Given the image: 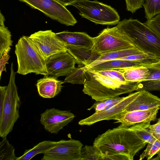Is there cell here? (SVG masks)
I'll return each instance as SVG.
<instances>
[{
	"label": "cell",
	"mask_w": 160,
	"mask_h": 160,
	"mask_svg": "<svg viewBox=\"0 0 160 160\" xmlns=\"http://www.w3.org/2000/svg\"><path fill=\"white\" fill-rule=\"evenodd\" d=\"M147 144L130 127L120 125L98 135L93 143L105 155L122 154L129 160H133L136 153Z\"/></svg>",
	"instance_id": "cell-1"
},
{
	"label": "cell",
	"mask_w": 160,
	"mask_h": 160,
	"mask_svg": "<svg viewBox=\"0 0 160 160\" xmlns=\"http://www.w3.org/2000/svg\"><path fill=\"white\" fill-rule=\"evenodd\" d=\"M82 92L96 101L112 98L123 94L137 91L138 82H120L89 69L85 72Z\"/></svg>",
	"instance_id": "cell-2"
},
{
	"label": "cell",
	"mask_w": 160,
	"mask_h": 160,
	"mask_svg": "<svg viewBox=\"0 0 160 160\" xmlns=\"http://www.w3.org/2000/svg\"><path fill=\"white\" fill-rule=\"evenodd\" d=\"M137 48L160 59V37L144 23L130 18L116 26Z\"/></svg>",
	"instance_id": "cell-3"
},
{
	"label": "cell",
	"mask_w": 160,
	"mask_h": 160,
	"mask_svg": "<svg viewBox=\"0 0 160 160\" xmlns=\"http://www.w3.org/2000/svg\"><path fill=\"white\" fill-rule=\"evenodd\" d=\"M15 53L18 63L17 73L22 75L31 73L48 74L45 60L29 37L23 36L19 39Z\"/></svg>",
	"instance_id": "cell-4"
},
{
	"label": "cell",
	"mask_w": 160,
	"mask_h": 160,
	"mask_svg": "<svg viewBox=\"0 0 160 160\" xmlns=\"http://www.w3.org/2000/svg\"><path fill=\"white\" fill-rule=\"evenodd\" d=\"M8 84L6 89L3 109L0 114V136L6 137L12 130L14 124L19 117L21 101L15 83V75L13 64L11 66Z\"/></svg>",
	"instance_id": "cell-5"
},
{
	"label": "cell",
	"mask_w": 160,
	"mask_h": 160,
	"mask_svg": "<svg viewBox=\"0 0 160 160\" xmlns=\"http://www.w3.org/2000/svg\"><path fill=\"white\" fill-rule=\"evenodd\" d=\"M72 6L78 9L82 18L96 24L113 25L119 22L120 17L116 9L97 0H79Z\"/></svg>",
	"instance_id": "cell-6"
},
{
	"label": "cell",
	"mask_w": 160,
	"mask_h": 160,
	"mask_svg": "<svg viewBox=\"0 0 160 160\" xmlns=\"http://www.w3.org/2000/svg\"><path fill=\"white\" fill-rule=\"evenodd\" d=\"M93 39L92 49L101 54L136 48L117 26L104 29Z\"/></svg>",
	"instance_id": "cell-7"
},
{
	"label": "cell",
	"mask_w": 160,
	"mask_h": 160,
	"mask_svg": "<svg viewBox=\"0 0 160 160\" xmlns=\"http://www.w3.org/2000/svg\"><path fill=\"white\" fill-rule=\"evenodd\" d=\"M37 9L52 20L67 26H74L77 21L65 6L55 0H18Z\"/></svg>",
	"instance_id": "cell-8"
},
{
	"label": "cell",
	"mask_w": 160,
	"mask_h": 160,
	"mask_svg": "<svg viewBox=\"0 0 160 160\" xmlns=\"http://www.w3.org/2000/svg\"><path fill=\"white\" fill-rule=\"evenodd\" d=\"M79 140H62L43 153L42 160H80L83 147Z\"/></svg>",
	"instance_id": "cell-9"
},
{
	"label": "cell",
	"mask_w": 160,
	"mask_h": 160,
	"mask_svg": "<svg viewBox=\"0 0 160 160\" xmlns=\"http://www.w3.org/2000/svg\"><path fill=\"white\" fill-rule=\"evenodd\" d=\"M29 37L45 60L52 55L67 51L64 43L51 30L39 31Z\"/></svg>",
	"instance_id": "cell-10"
},
{
	"label": "cell",
	"mask_w": 160,
	"mask_h": 160,
	"mask_svg": "<svg viewBox=\"0 0 160 160\" xmlns=\"http://www.w3.org/2000/svg\"><path fill=\"white\" fill-rule=\"evenodd\" d=\"M40 122L45 129L51 133L57 134L75 117L68 110H61L52 108L48 109L41 114Z\"/></svg>",
	"instance_id": "cell-11"
},
{
	"label": "cell",
	"mask_w": 160,
	"mask_h": 160,
	"mask_svg": "<svg viewBox=\"0 0 160 160\" xmlns=\"http://www.w3.org/2000/svg\"><path fill=\"white\" fill-rule=\"evenodd\" d=\"M141 91L132 93L118 102L111 107L100 112H95L90 116L80 120L81 125H90L105 120H113L114 117L122 112L125 108L139 94Z\"/></svg>",
	"instance_id": "cell-12"
},
{
	"label": "cell",
	"mask_w": 160,
	"mask_h": 160,
	"mask_svg": "<svg viewBox=\"0 0 160 160\" xmlns=\"http://www.w3.org/2000/svg\"><path fill=\"white\" fill-rule=\"evenodd\" d=\"M48 74L58 77L66 76L75 67L74 58L67 51L52 55L45 60Z\"/></svg>",
	"instance_id": "cell-13"
},
{
	"label": "cell",
	"mask_w": 160,
	"mask_h": 160,
	"mask_svg": "<svg viewBox=\"0 0 160 160\" xmlns=\"http://www.w3.org/2000/svg\"><path fill=\"white\" fill-rule=\"evenodd\" d=\"M160 108L159 107L146 110L121 113L115 116L113 120L116 121L115 122L120 123V125L124 127H129L139 123L151 122L156 119Z\"/></svg>",
	"instance_id": "cell-14"
},
{
	"label": "cell",
	"mask_w": 160,
	"mask_h": 160,
	"mask_svg": "<svg viewBox=\"0 0 160 160\" xmlns=\"http://www.w3.org/2000/svg\"><path fill=\"white\" fill-rule=\"evenodd\" d=\"M55 34L65 46L91 48L93 45V38L85 32L64 31Z\"/></svg>",
	"instance_id": "cell-15"
},
{
	"label": "cell",
	"mask_w": 160,
	"mask_h": 160,
	"mask_svg": "<svg viewBox=\"0 0 160 160\" xmlns=\"http://www.w3.org/2000/svg\"><path fill=\"white\" fill-rule=\"evenodd\" d=\"M48 75L38 80L36 84L38 94L44 98H53L61 91L62 84L64 83L57 77Z\"/></svg>",
	"instance_id": "cell-16"
},
{
	"label": "cell",
	"mask_w": 160,
	"mask_h": 160,
	"mask_svg": "<svg viewBox=\"0 0 160 160\" xmlns=\"http://www.w3.org/2000/svg\"><path fill=\"white\" fill-rule=\"evenodd\" d=\"M160 107V98L149 92L141 91L138 97L121 113Z\"/></svg>",
	"instance_id": "cell-17"
},
{
	"label": "cell",
	"mask_w": 160,
	"mask_h": 160,
	"mask_svg": "<svg viewBox=\"0 0 160 160\" xmlns=\"http://www.w3.org/2000/svg\"><path fill=\"white\" fill-rule=\"evenodd\" d=\"M65 46L67 51L75 58L78 67L87 66L94 63L102 55L93 51L92 48Z\"/></svg>",
	"instance_id": "cell-18"
},
{
	"label": "cell",
	"mask_w": 160,
	"mask_h": 160,
	"mask_svg": "<svg viewBox=\"0 0 160 160\" xmlns=\"http://www.w3.org/2000/svg\"><path fill=\"white\" fill-rule=\"evenodd\" d=\"M142 64L141 62L136 61L113 60L102 62L89 69L96 71H100L136 67L142 66Z\"/></svg>",
	"instance_id": "cell-19"
},
{
	"label": "cell",
	"mask_w": 160,
	"mask_h": 160,
	"mask_svg": "<svg viewBox=\"0 0 160 160\" xmlns=\"http://www.w3.org/2000/svg\"><path fill=\"white\" fill-rule=\"evenodd\" d=\"M116 70L121 72L128 82H140L145 81L150 74L149 69L142 66Z\"/></svg>",
	"instance_id": "cell-20"
},
{
	"label": "cell",
	"mask_w": 160,
	"mask_h": 160,
	"mask_svg": "<svg viewBox=\"0 0 160 160\" xmlns=\"http://www.w3.org/2000/svg\"><path fill=\"white\" fill-rule=\"evenodd\" d=\"M143 53V52L136 48L107 52L102 54L94 63L88 66L84 67V68L86 71L93 66L105 61L118 59L131 55Z\"/></svg>",
	"instance_id": "cell-21"
},
{
	"label": "cell",
	"mask_w": 160,
	"mask_h": 160,
	"mask_svg": "<svg viewBox=\"0 0 160 160\" xmlns=\"http://www.w3.org/2000/svg\"><path fill=\"white\" fill-rule=\"evenodd\" d=\"M57 142L46 140L39 143L32 148L26 150L21 156L17 157L16 160H30L37 154L44 153L55 145Z\"/></svg>",
	"instance_id": "cell-22"
},
{
	"label": "cell",
	"mask_w": 160,
	"mask_h": 160,
	"mask_svg": "<svg viewBox=\"0 0 160 160\" xmlns=\"http://www.w3.org/2000/svg\"><path fill=\"white\" fill-rule=\"evenodd\" d=\"M4 17L0 12V57L5 51L12 46L11 32L4 25Z\"/></svg>",
	"instance_id": "cell-23"
},
{
	"label": "cell",
	"mask_w": 160,
	"mask_h": 160,
	"mask_svg": "<svg viewBox=\"0 0 160 160\" xmlns=\"http://www.w3.org/2000/svg\"><path fill=\"white\" fill-rule=\"evenodd\" d=\"M151 122H143L135 124L130 126L139 138L148 143L154 142L160 136H157L150 130Z\"/></svg>",
	"instance_id": "cell-24"
},
{
	"label": "cell",
	"mask_w": 160,
	"mask_h": 160,
	"mask_svg": "<svg viewBox=\"0 0 160 160\" xmlns=\"http://www.w3.org/2000/svg\"><path fill=\"white\" fill-rule=\"evenodd\" d=\"M103 154L96 146L85 145L81 150L80 160H103Z\"/></svg>",
	"instance_id": "cell-25"
},
{
	"label": "cell",
	"mask_w": 160,
	"mask_h": 160,
	"mask_svg": "<svg viewBox=\"0 0 160 160\" xmlns=\"http://www.w3.org/2000/svg\"><path fill=\"white\" fill-rule=\"evenodd\" d=\"M15 148L10 144L6 137L0 142V160H16Z\"/></svg>",
	"instance_id": "cell-26"
},
{
	"label": "cell",
	"mask_w": 160,
	"mask_h": 160,
	"mask_svg": "<svg viewBox=\"0 0 160 160\" xmlns=\"http://www.w3.org/2000/svg\"><path fill=\"white\" fill-rule=\"evenodd\" d=\"M85 70L83 67H75L67 76L64 82L72 84H83L85 80Z\"/></svg>",
	"instance_id": "cell-27"
},
{
	"label": "cell",
	"mask_w": 160,
	"mask_h": 160,
	"mask_svg": "<svg viewBox=\"0 0 160 160\" xmlns=\"http://www.w3.org/2000/svg\"><path fill=\"white\" fill-rule=\"evenodd\" d=\"M142 6L147 20L160 14V0H145Z\"/></svg>",
	"instance_id": "cell-28"
},
{
	"label": "cell",
	"mask_w": 160,
	"mask_h": 160,
	"mask_svg": "<svg viewBox=\"0 0 160 160\" xmlns=\"http://www.w3.org/2000/svg\"><path fill=\"white\" fill-rule=\"evenodd\" d=\"M116 60L136 61L140 62L143 64H152L160 60L159 58L146 53H141L130 55Z\"/></svg>",
	"instance_id": "cell-29"
},
{
	"label": "cell",
	"mask_w": 160,
	"mask_h": 160,
	"mask_svg": "<svg viewBox=\"0 0 160 160\" xmlns=\"http://www.w3.org/2000/svg\"><path fill=\"white\" fill-rule=\"evenodd\" d=\"M160 149V136L153 142L148 143L146 149L140 156L139 160H141L145 158L147 160H150Z\"/></svg>",
	"instance_id": "cell-30"
},
{
	"label": "cell",
	"mask_w": 160,
	"mask_h": 160,
	"mask_svg": "<svg viewBox=\"0 0 160 160\" xmlns=\"http://www.w3.org/2000/svg\"><path fill=\"white\" fill-rule=\"evenodd\" d=\"M124 97H119L104 100L102 101H96L88 110H90L93 109L95 112H99L105 110L110 105L113 103L118 102L122 99Z\"/></svg>",
	"instance_id": "cell-31"
},
{
	"label": "cell",
	"mask_w": 160,
	"mask_h": 160,
	"mask_svg": "<svg viewBox=\"0 0 160 160\" xmlns=\"http://www.w3.org/2000/svg\"><path fill=\"white\" fill-rule=\"evenodd\" d=\"M145 90L148 91H160V79L156 80L142 81L138 83L137 91Z\"/></svg>",
	"instance_id": "cell-32"
},
{
	"label": "cell",
	"mask_w": 160,
	"mask_h": 160,
	"mask_svg": "<svg viewBox=\"0 0 160 160\" xmlns=\"http://www.w3.org/2000/svg\"><path fill=\"white\" fill-rule=\"evenodd\" d=\"M97 71L100 74L115 81L122 82H127L123 74L117 70H106Z\"/></svg>",
	"instance_id": "cell-33"
},
{
	"label": "cell",
	"mask_w": 160,
	"mask_h": 160,
	"mask_svg": "<svg viewBox=\"0 0 160 160\" xmlns=\"http://www.w3.org/2000/svg\"><path fill=\"white\" fill-rule=\"evenodd\" d=\"M144 23L160 37V14L147 20Z\"/></svg>",
	"instance_id": "cell-34"
},
{
	"label": "cell",
	"mask_w": 160,
	"mask_h": 160,
	"mask_svg": "<svg viewBox=\"0 0 160 160\" xmlns=\"http://www.w3.org/2000/svg\"><path fill=\"white\" fill-rule=\"evenodd\" d=\"M145 0H125L126 9L132 13L142 7Z\"/></svg>",
	"instance_id": "cell-35"
},
{
	"label": "cell",
	"mask_w": 160,
	"mask_h": 160,
	"mask_svg": "<svg viewBox=\"0 0 160 160\" xmlns=\"http://www.w3.org/2000/svg\"><path fill=\"white\" fill-rule=\"evenodd\" d=\"M11 49L9 48L6 50L4 54L0 57V78L2 72H6V65L8 63V62L10 58L9 53Z\"/></svg>",
	"instance_id": "cell-36"
},
{
	"label": "cell",
	"mask_w": 160,
	"mask_h": 160,
	"mask_svg": "<svg viewBox=\"0 0 160 160\" xmlns=\"http://www.w3.org/2000/svg\"><path fill=\"white\" fill-rule=\"evenodd\" d=\"M148 68L150 72L149 75L145 81L156 80L160 79V69Z\"/></svg>",
	"instance_id": "cell-37"
},
{
	"label": "cell",
	"mask_w": 160,
	"mask_h": 160,
	"mask_svg": "<svg viewBox=\"0 0 160 160\" xmlns=\"http://www.w3.org/2000/svg\"><path fill=\"white\" fill-rule=\"evenodd\" d=\"M7 87V86L0 87V114L2 112L3 108Z\"/></svg>",
	"instance_id": "cell-38"
},
{
	"label": "cell",
	"mask_w": 160,
	"mask_h": 160,
	"mask_svg": "<svg viewBox=\"0 0 160 160\" xmlns=\"http://www.w3.org/2000/svg\"><path fill=\"white\" fill-rule=\"evenodd\" d=\"M149 129L150 131L155 135H160V122L152 125H151L149 127Z\"/></svg>",
	"instance_id": "cell-39"
},
{
	"label": "cell",
	"mask_w": 160,
	"mask_h": 160,
	"mask_svg": "<svg viewBox=\"0 0 160 160\" xmlns=\"http://www.w3.org/2000/svg\"><path fill=\"white\" fill-rule=\"evenodd\" d=\"M62 5L67 6L72 5L79 0H55Z\"/></svg>",
	"instance_id": "cell-40"
},
{
	"label": "cell",
	"mask_w": 160,
	"mask_h": 160,
	"mask_svg": "<svg viewBox=\"0 0 160 160\" xmlns=\"http://www.w3.org/2000/svg\"><path fill=\"white\" fill-rule=\"evenodd\" d=\"M142 66L148 68L160 69V60L155 63L152 64H143Z\"/></svg>",
	"instance_id": "cell-41"
},
{
	"label": "cell",
	"mask_w": 160,
	"mask_h": 160,
	"mask_svg": "<svg viewBox=\"0 0 160 160\" xmlns=\"http://www.w3.org/2000/svg\"><path fill=\"white\" fill-rule=\"evenodd\" d=\"M157 154H158L157 156L155 158H152V159L155 160H160V149L158 152Z\"/></svg>",
	"instance_id": "cell-42"
},
{
	"label": "cell",
	"mask_w": 160,
	"mask_h": 160,
	"mask_svg": "<svg viewBox=\"0 0 160 160\" xmlns=\"http://www.w3.org/2000/svg\"><path fill=\"white\" fill-rule=\"evenodd\" d=\"M160 122V118H158V121H157V122Z\"/></svg>",
	"instance_id": "cell-43"
}]
</instances>
